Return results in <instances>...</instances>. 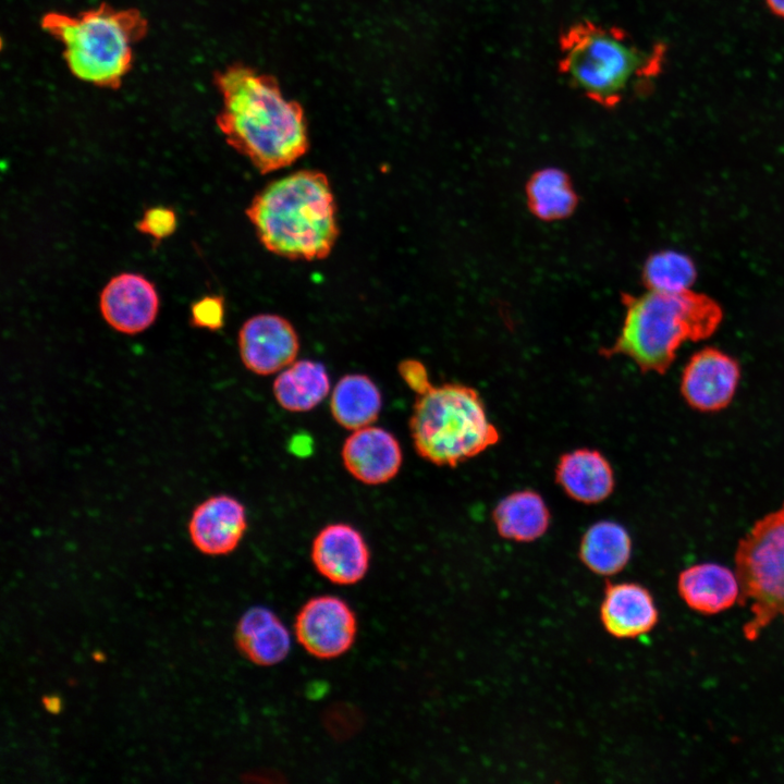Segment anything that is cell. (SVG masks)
Instances as JSON below:
<instances>
[{
  "instance_id": "cell-11",
  "label": "cell",
  "mask_w": 784,
  "mask_h": 784,
  "mask_svg": "<svg viewBox=\"0 0 784 784\" xmlns=\"http://www.w3.org/2000/svg\"><path fill=\"white\" fill-rule=\"evenodd\" d=\"M310 558L322 577L341 586L359 583L370 565L363 535L345 523L324 526L313 540Z\"/></svg>"
},
{
  "instance_id": "cell-9",
  "label": "cell",
  "mask_w": 784,
  "mask_h": 784,
  "mask_svg": "<svg viewBox=\"0 0 784 784\" xmlns=\"http://www.w3.org/2000/svg\"><path fill=\"white\" fill-rule=\"evenodd\" d=\"M237 344L243 365L258 376L280 372L295 362L299 351L292 323L274 314L247 319L238 331Z\"/></svg>"
},
{
  "instance_id": "cell-27",
  "label": "cell",
  "mask_w": 784,
  "mask_h": 784,
  "mask_svg": "<svg viewBox=\"0 0 784 784\" xmlns=\"http://www.w3.org/2000/svg\"><path fill=\"white\" fill-rule=\"evenodd\" d=\"M399 373L407 385L418 394L427 389L431 382L422 363L416 359H404L399 365Z\"/></svg>"
},
{
  "instance_id": "cell-3",
  "label": "cell",
  "mask_w": 784,
  "mask_h": 784,
  "mask_svg": "<svg viewBox=\"0 0 784 784\" xmlns=\"http://www.w3.org/2000/svg\"><path fill=\"white\" fill-rule=\"evenodd\" d=\"M621 332L605 356L630 358L642 372L663 375L686 341H701L719 328L723 311L710 296L689 290L661 293L648 290L625 299Z\"/></svg>"
},
{
  "instance_id": "cell-5",
  "label": "cell",
  "mask_w": 784,
  "mask_h": 784,
  "mask_svg": "<svg viewBox=\"0 0 784 784\" xmlns=\"http://www.w3.org/2000/svg\"><path fill=\"white\" fill-rule=\"evenodd\" d=\"M559 72L591 101L617 106L659 70L658 52L637 47L620 27L592 21L569 25L560 36Z\"/></svg>"
},
{
  "instance_id": "cell-6",
  "label": "cell",
  "mask_w": 784,
  "mask_h": 784,
  "mask_svg": "<svg viewBox=\"0 0 784 784\" xmlns=\"http://www.w3.org/2000/svg\"><path fill=\"white\" fill-rule=\"evenodd\" d=\"M408 427L417 454L437 466L455 467L500 440L478 392L460 383L416 394Z\"/></svg>"
},
{
  "instance_id": "cell-24",
  "label": "cell",
  "mask_w": 784,
  "mask_h": 784,
  "mask_svg": "<svg viewBox=\"0 0 784 784\" xmlns=\"http://www.w3.org/2000/svg\"><path fill=\"white\" fill-rule=\"evenodd\" d=\"M696 278L697 269L691 258L675 250L652 254L644 267V281L650 291L683 292L690 289Z\"/></svg>"
},
{
  "instance_id": "cell-28",
  "label": "cell",
  "mask_w": 784,
  "mask_h": 784,
  "mask_svg": "<svg viewBox=\"0 0 784 784\" xmlns=\"http://www.w3.org/2000/svg\"><path fill=\"white\" fill-rule=\"evenodd\" d=\"M291 450L297 455L305 456L311 451V442L307 437H303L302 439L299 437H294L291 442Z\"/></svg>"
},
{
  "instance_id": "cell-21",
  "label": "cell",
  "mask_w": 784,
  "mask_h": 784,
  "mask_svg": "<svg viewBox=\"0 0 784 784\" xmlns=\"http://www.w3.org/2000/svg\"><path fill=\"white\" fill-rule=\"evenodd\" d=\"M382 396L377 384L366 375L343 376L334 385L330 411L343 428L354 431L372 425L381 412Z\"/></svg>"
},
{
  "instance_id": "cell-17",
  "label": "cell",
  "mask_w": 784,
  "mask_h": 784,
  "mask_svg": "<svg viewBox=\"0 0 784 784\" xmlns=\"http://www.w3.org/2000/svg\"><path fill=\"white\" fill-rule=\"evenodd\" d=\"M234 639L238 651L259 666L282 662L291 649L286 626L273 611L260 605L248 609L240 617Z\"/></svg>"
},
{
  "instance_id": "cell-19",
  "label": "cell",
  "mask_w": 784,
  "mask_h": 784,
  "mask_svg": "<svg viewBox=\"0 0 784 784\" xmlns=\"http://www.w3.org/2000/svg\"><path fill=\"white\" fill-rule=\"evenodd\" d=\"M278 404L287 412L314 409L330 392V379L323 364L309 359L295 360L278 372L272 385Z\"/></svg>"
},
{
  "instance_id": "cell-22",
  "label": "cell",
  "mask_w": 784,
  "mask_h": 784,
  "mask_svg": "<svg viewBox=\"0 0 784 784\" xmlns=\"http://www.w3.org/2000/svg\"><path fill=\"white\" fill-rule=\"evenodd\" d=\"M578 554L583 564L593 574L613 576L628 564L632 539L621 524L613 520L597 522L583 535Z\"/></svg>"
},
{
  "instance_id": "cell-4",
  "label": "cell",
  "mask_w": 784,
  "mask_h": 784,
  "mask_svg": "<svg viewBox=\"0 0 784 784\" xmlns=\"http://www.w3.org/2000/svg\"><path fill=\"white\" fill-rule=\"evenodd\" d=\"M41 28L63 46L64 62L77 79L118 89L134 63V46L148 33V21L135 8L102 2L75 15L51 11Z\"/></svg>"
},
{
  "instance_id": "cell-2",
  "label": "cell",
  "mask_w": 784,
  "mask_h": 784,
  "mask_svg": "<svg viewBox=\"0 0 784 784\" xmlns=\"http://www.w3.org/2000/svg\"><path fill=\"white\" fill-rule=\"evenodd\" d=\"M246 216L260 243L287 259H323L339 236L334 195L326 174L317 170L271 182L254 196Z\"/></svg>"
},
{
  "instance_id": "cell-23",
  "label": "cell",
  "mask_w": 784,
  "mask_h": 784,
  "mask_svg": "<svg viewBox=\"0 0 784 784\" xmlns=\"http://www.w3.org/2000/svg\"><path fill=\"white\" fill-rule=\"evenodd\" d=\"M527 199L531 211L549 221L567 217L576 205V194L568 176L555 168L540 170L531 176Z\"/></svg>"
},
{
  "instance_id": "cell-1",
  "label": "cell",
  "mask_w": 784,
  "mask_h": 784,
  "mask_svg": "<svg viewBox=\"0 0 784 784\" xmlns=\"http://www.w3.org/2000/svg\"><path fill=\"white\" fill-rule=\"evenodd\" d=\"M213 83L222 98L220 132L260 173L289 167L308 151L303 107L284 97L274 76L233 63L217 71Z\"/></svg>"
},
{
  "instance_id": "cell-8",
  "label": "cell",
  "mask_w": 784,
  "mask_h": 784,
  "mask_svg": "<svg viewBox=\"0 0 784 784\" xmlns=\"http://www.w3.org/2000/svg\"><path fill=\"white\" fill-rule=\"evenodd\" d=\"M294 632L298 644L310 656L321 660L335 659L354 645L357 618L343 599L316 596L297 612Z\"/></svg>"
},
{
  "instance_id": "cell-15",
  "label": "cell",
  "mask_w": 784,
  "mask_h": 784,
  "mask_svg": "<svg viewBox=\"0 0 784 784\" xmlns=\"http://www.w3.org/2000/svg\"><path fill=\"white\" fill-rule=\"evenodd\" d=\"M599 613L604 630L617 639L646 635L659 621V611L650 590L634 581L608 583Z\"/></svg>"
},
{
  "instance_id": "cell-10",
  "label": "cell",
  "mask_w": 784,
  "mask_h": 784,
  "mask_svg": "<svg viewBox=\"0 0 784 784\" xmlns=\"http://www.w3.org/2000/svg\"><path fill=\"white\" fill-rule=\"evenodd\" d=\"M740 379L738 362L726 353L706 347L685 366L681 392L687 404L699 412H718L733 400Z\"/></svg>"
},
{
  "instance_id": "cell-12",
  "label": "cell",
  "mask_w": 784,
  "mask_h": 784,
  "mask_svg": "<svg viewBox=\"0 0 784 784\" xmlns=\"http://www.w3.org/2000/svg\"><path fill=\"white\" fill-rule=\"evenodd\" d=\"M247 529L244 504L229 494L205 499L192 512L187 531L193 546L203 554L221 556L233 552Z\"/></svg>"
},
{
  "instance_id": "cell-16",
  "label": "cell",
  "mask_w": 784,
  "mask_h": 784,
  "mask_svg": "<svg viewBox=\"0 0 784 784\" xmlns=\"http://www.w3.org/2000/svg\"><path fill=\"white\" fill-rule=\"evenodd\" d=\"M677 590L686 605L703 615H714L732 608L739 599L735 571L718 563H700L683 569Z\"/></svg>"
},
{
  "instance_id": "cell-7",
  "label": "cell",
  "mask_w": 784,
  "mask_h": 784,
  "mask_svg": "<svg viewBox=\"0 0 784 784\" xmlns=\"http://www.w3.org/2000/svg\"><path fill=\"white\" fill-rule=\"evenodd\" d=\"M734 562L738 603L750 611L743 634L754 641L773 621L784 620V503L739 540Z\"/></svg>"
},
{
  "instance_id": "cell-13",
  "label": "cell",
  "mask_w": 784,
  "mask_h": 784,
  "mask_svg": "<svg viewBox=\"0 0 784 784\" xmlns=\"http://www.w3.org/2000/svg\"><path fill=\"white\" fill-rule=\"evenodd\" d=\"M99 307L111 328L133 335L155 322L159 296L155 285L144 275L124 272L113 277L103 287Z\"/></svg>"
},
{
  "instance_id": "cell-14",
  "label": "cell",
  "mask_w": 784,
  "mask_h": 784,
  "mask_svg": "<svg viewBox=\"0 0 784 784\" xmlns=\"http://www.w3.org/2000/svg\"><path fill=\"white\" fill-rule=\"evenodd\" d=\"M341 457L356 480L370 486L392 480L403 463L402 449L394 434L372 425L352 431L343 442Z\"/></svg>"
},
{
  "instance_id": "cell-20",
  "label": "cell",
  "mask_w": 784,
  "mask_h": 784,
  "mask_svg": "<svg viewBox=\"0 0 784 784\" xmlns=\"http://www.w3.org/2000/svg\"><path fill=\"white\" fill-rule=\"evenodd\" d=\"M492 518L502 538L517 542L539 539L550 525V512L541 495L532 490L503 498L494 507Z\"/></svg>"
},
{
  "instance_id": "cell-18",
  "label": "cell",
  "mask_w": 784,
  "mask_h": 784,
  "mask_svg": "<svg viewBox=\"0 0 784 784\" xmlns=\"http://www.w3.org/2000/svg\"><path fill=\"white\" fill-rule=\"evenodd\" d=\"M556 481L568 497L581 503H598L614 488V475L608 460L598 451L578 449L561 456Z\"/></svg>"
},
{
  "instance_id": "cell-25",
  "label": "cell",
  "mask_w": 784,
  "mask_h": 784,
  "mask_svg": "<svg viewBox=\"0 0 784 784\" xmlns=\"http://www.w3.org/2000/svg\"><path fill=\"white\" fill-rule=\"evenodd\" d=\"M175 228V212L166 207H154L147 209L140 221L137 223L139 232L150 235L156 241H161L162 238L172 235Z\"/></svg>"
},
{
  "instance_id": "cell-29",
  "label": "cell",
  "mask_w": 784,
  "mask_h": 784,
  "mask_svg": "<svg viewBox=\"0 0 784 784\" xmlns=\"http://www.w3.org/2000/svg\"><path fill=\"white\" fill-rule=\"evenodd\" d=\"M765 3L774 15L784 19V0H765Z\"/></svg>"
},
{
  "instance_id": "cell-26",
  "label": "cell",
  "mask_w": 784,
  "mask_h": 784,
  "mask_svg": "<svg viewBox=\"0 0 784 784\" xmlns=\"http://www.w3.org/2000/svg\"><path fill=\"white\" fill-rule=\"evenodd\" d=\"M223 320L224 306L220 296H206L192 306L191 322L195 327L218 330Z\"/></svg>"
}]
</instances>
